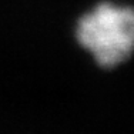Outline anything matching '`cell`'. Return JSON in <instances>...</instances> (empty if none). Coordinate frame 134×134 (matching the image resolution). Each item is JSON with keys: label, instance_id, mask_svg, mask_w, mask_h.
I'll list each match as a JSON object with an SVG mask.
<instances>
[{"label": "cell", "instance_id": "6da1fadb", "mask_svg": "<svg viewBox=\"0 0 134 134\" xmlns=\"http://www.w3.org/2000/svg\"><path fill=\"white\" fill-rule=\"evenodd\" d=\"M76 36L101 67L119 66L134 52V9L100 3L79 20Z\"/></svg>", "mask_w": 134, "mask_h": 134}]
</instances>
